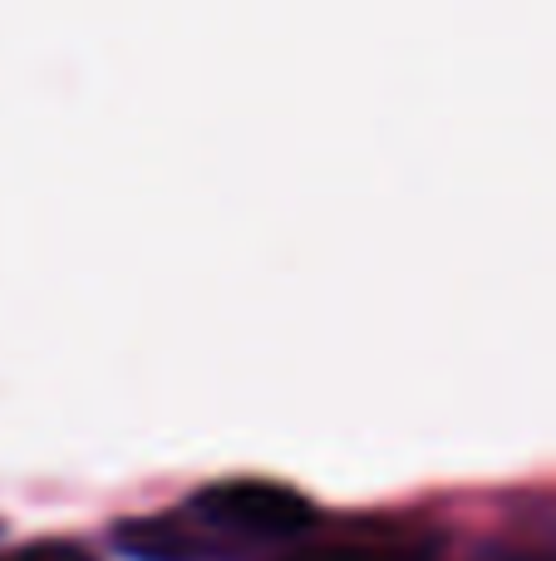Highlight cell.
Segmentation results:
<instances>
[{
    "label": "cell",
    "instance_id": "cell-1",
    "mask_svg": "<svg viewBox=\"0 0 556 561\" xmlns=\"http://www.w3.org/2000/svg\"><path fill=\"white\" fill-rule=\"evenodd\" d=\"M311 517L315 507L291 488L262 483V478H236V483H217L207 493H197L177 513L134 523L118 537L134 547V557L183 561V552H193L202 542V533H227L232 542H276V537H296L301 527H311Z\"/></svg>",
    "mask_w": 556,
    "mask_h": 561
},
{
    "label": "cell",
    "instance_id": "cell-2",
    "mask_svg": "<svg viewBox=\"0 0 556 561\" xmlns=\"http://www.w3.org/2000/svg\"><path fill=\"white\" fill-rule=\"evenodd\" d=\"M291 561H380V557L355 552V547H331V552H301V557H291Z\"/></svg>",
    "mask_w": 556,
    "mask_h": 561
},
{
    "label": "cell",
    "instance_id": "cell-3",
    "mask_svg": "<svg viewBox=\"0 0 556 561\" xmlns=\"http://www.w3.org/2000/svg\"><path fill=\"white\" fill-rule=\"evenodd\" d=\"M30 561H55V557H30Z\"/></svg>",
    "mask_w": 556,
    "mask_h": 561
}]
</instances>
